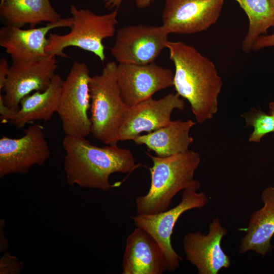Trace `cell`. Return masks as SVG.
I'll use <instances>...</instances> for the list:
<instances>
[{
    "mask_svg": "<svg viewBox=\"0 0 274 274\" xmlns=\"http://www.w3.org/2000/svg\"><path fill=\"white\" fill-rule=\"evenodd\" d=\"M166 48L175 66L173 86L177 93L189 102L197 122L212 119L218 110L223 85L215 64L182 42L168 41Z\"/></svg>",
    "mask_w": 274,
    "mask_h": 274,
    "instance_id": "obj_1",
    "label": "cell"
},
{
    "mask_svg": "<svg viewBox=\"0 0 274 274\" xmlns=\"http://www.w3.org/2000/svg\"><path fill=\"white\" fill-rule=\"evenodd\" d=\"M62 146L65 151L64 170L71 186L107 191L112 187L111 175L129 174L140 166L130 150L117 144L99 147L85 138L65 135Z\"/></svg>",
    "mask_w": 274,
    "mask_h": 274,
    "instance_id": "obj_2",
    "label": "cell"
},
{
    "mask_svg": "<svg viewBox=\"0 0 274 274\" xmlns=\"http://www.w3.org/2000/svg\"><path fill=\"white\" fill-rule=\"evenodd\" d=\"M146 153L153 163L149 168L151 184L148 193L135 199L137 214H154L165 211L179 192L199 189L200 183L194 177L201 162L198 153L189 150L167 157Z\"/></svg>",
    "mask_w": 274,
    "mask_h": 274,
    "instance_id": "obj_3",
    "label": "cell"
},
{
    "mask_svg": "<svg viewBox=\"0 0 274 274\" xmlns=\"http://www.w3.org/2000/svg\"><path fill=\"white\" fill-rule=\"evenodd\" d=\"M117 66L109 61L101 73L90 77L91 133L106 145H116L128 106L124 101L117 79Z\"/></svg>",
    "mask_w": 274,
    "mask_h": 274,
    "instance_id": "obj_4",
    "label": "cell"
},
{
    "mask_svg": "<svg viewBox=\"0 0 274 274\" xmlns=\"http://www.w3.org/2000/svg\"><path fill=\"white\" fill-rule=\"evenodd\" d=\"M72 24L64 35L50 33L46 52L48 55L66 58L64 50L75 47L92 53L101 61L106 59L103 40L113 37L118 23V8L109 13L98 15L87 9L70 7Z\"/></svg>",
    "mask_w": 274,
    "mask_h": 274,
    "instance_id": "obj_5",
    "label": "cell"
},
{
    "mask_svg": "<svg viewBox=\"0 0 274 274\" xmlns=\"http://www.w3.org/2000/svg\"><path fill=\"white\" fill-rule=\"evenodd\" d=\"M90 71L75 61L63 80L57 113L66 135L85 138L91 133Z\"/></svg>",
    "mask_w": 274,
    "mask_h": 274,
    "instance_id": "obj_6",
    "label": "cell"
},
{
    "mask_svg": "<svg viewBox=\"0 0 274 274\" xmlns=\"http://www.w3.org/2000/svg\"><path fill=\"white\" fill-rule=\"evenodd\" d=\"M208 202L209 198L204 192L185 190L181 201L173 208L156 214H137L130 217L136 227L145 229L159 244L166 258L167 270H175L180 266L182 260L171 243V236L178 219L184 212L193 209H201Z\"/></svg>",
    "mask_w": 274,
    "mask_h": 274,
    "instance_id": "obj_7",
    "label": "cell"
},
{
    "mask_svg": "<svg viewBox=\"0 0 274 274\" xmlns=\"http://www.w3.org/2000/svg\"><path fill=\"white\" fill-rule=\"evenodd\" d=\"M168 35L162 25L124 26L116 30L110 53L118 63L146 64L154 62L166 48Z\"/></svg>",
    "mask_w": 274,
    "mask_h": 274,
    "instance_id": "obj_8",
    "label": "cell"
},
{
    "mask_svg": "<svg viewBox=\"0 0 274 274\" xmlns=\"http://www.w3.org/2000/svg\"><path fill=\"white\" fill-rule=\"evenodd\" d=\"M50 152L42 126L33 124L18 139H0V178L13 174H25L33 165L42 166Z\"/></svg>",
    "mask_w": 274,
    "mask_h": 274,
    "instance_id": "obj_9",
    "label": "cell"
},
{
    "mask_svg": "<svg viewBox=\"0 0 274 274\" xmlns=\"http://www.w3.org/2000/svg\"><path fill=\"white\" fill-rule=\"evenodd\" d=\"M172 70L154 62L146 64L118 63L117 79L122 97L128 106L152 97L158 91L173 86Z\"/></svg>",
    "mask_w": 274,
    "mask_h": 274,
    "instance_id": "obj_10",
    "label": "cell"
},
{
    "mask_svg": "<svg viewBox=\"0 0 274 274\" xmlns=\"http://www.w3.org/2000/svg\"><path fill=\"white\" fill-rule=\"evenodd\" d=\"M225 0H165L162 26L168 33L189 35L207 30L218 20Z\"/></svg>",
    "mask_w": 274,
    "mask_h": 274,
    "instance_id": "obj_11",
    "label": "cell"
},
{
    "mask_svg": "<svg viewBox=\"0 0 274 274\" xmlns=\"http://www.w3.org/2000/svg\"><path fill=\"white\" fill-rule=\"evenodd\" d=\"M57 66L56 56L52 55L38 60L13 63L3 89L5 105L17 111L24 97L48 87Z\"/></svg>",
    "mask_w": 274,
    "mask_h": 274,
    "instance_id": "obj_12",
    "label": "cell"
},
{
    "mask_svg": "<svg viewBox=\"0 0 274 274\" xmlns=\"http://www.w3.org/2000/svg\"><path fill=\"white\" fill-rule=\"evenodd\" d=\"M184 108L185 102L177 93L159 99L151 97L128 107L118 131L119 141L133 140L143 132H151L166 125L172 121L174 110Z\"/></svg>",
    "mask_w": 274,
    "mask_h": 274,
    "instance_id": "obj_13",
    "label": "cell"
},
{
    "mask_svg": "<svg viewBox=\"0 0 274 274\" xmlns=\"http://www.w3.org/2000/svg\"><path fill=\"white\" fill-rule=\"evenodd\" d=\"M227 233L216 218L209 225L208 234L196 231L184 236L186 258L196 267L199 274H217L221 269L229 267L230 258L221 246V240Z\"/></svg>",
    "mask_w": 274,
    "mask_h": 274,
    "instance_id": "obj_14",
    "label": "cell"
},
{
    "mask_svg": "<svg viewBox=\"0 0 274 274\" xmlns=\"http://www.w3.org/2000/svg\"><path fill=\"white\" fill-rule=\"evenodd\" d=\"M72 24L70 17L61 18L42 27L26 29L6 25L0 29V45L11 56L13 63L38 60L48 55L46 47L49 32L56 28L70 27Z\"/></svg>",
    "mask_w": 274,
    "mask_h": 274,
    "instance_id": "obj_15",
    "label": "cell"
},
{
    "mask_svg": "<svg viewBox=\"0 0 274 274\" xmlns=\"http://www.w3.org/2000/svg\"><path fill=\"white\" fill-rule=\"evenodd\" d=\"M121 267L122 274H162L167 270L166 258L159 244L138 227L126 238Z\"/></svg>",
    "mask_w": 274,
    "mask_h": 274,
    "instance_id": "obj_16",
    "label": "cell"
},
{
    "mask_svg": "<svg viewBox=\"0 0 274 274\" xmlns=\"http://www.w3.org/2000/svg\"><path fill=\"white\" fill-rule=\"evenodd\" d=\"M195 122L191 119L171 121L166 125L139 135L132 141L137 145H145L148 151H154L157 156L167 157L189 151L193 142L189 132Z\"/></svg>",
    "mask_w": 274,
    "mask_h": 274,
    "instance_id": "obj_17",
    "label": "cell"
},
{
    "mask_svg": "<svg viewBox=\"0 0 274 274\" xmlns=\"http://www.w3.org/2000/svg\"><path fill=\"white\" fill-rule=\"evenodd\" d=\"M261 199L264 206L251 216L247 234L241 242V253L252 250L264 257L273 248L270 239L274 234V187L265 189Z\"/></svg>",
    "mask_w": 274,
    "mask_h": 274,
    "instance_id": "obj_18",
    "label": "cell"
},
{
    "mask_svg": "<svg viewBox=\"0 0 274 274\" xmlns=\"http://www.w3.org/2000/svg\"><path fill=\"white\" fill-rule=\"evenodd\" d=\"M63 80L55 74L48 87L43 91H36L24 97L20 108L9 120L17 129L37 120L49 121L57 113Z\"/></svg>",
    "mask_w": 274,
    "mask_h": 274,
    "instance_id": "obj_19",
    "label": "cell"
},
{
    "mask_svg": "<svg viewBox=\"0 0 274 274\" xmlns=\"http://www.w3.org/2000/svg\"><path fill=\"white\" fill-rule=\"evenodd\" d=\"M0 16L6 25L22 28L25 25L33 28L61 18L49 0H6L0 4Z\"/></svg>",
    "mask_w": 274,
    "mask_h": 274,
    "instance_id": "obj_20",
    "label": "cell"
},
{
    "mask_svg": "<svg viewBox=\"0 0 274 274\" xmlns=\"http://www.w3.org/2000/svg\"><path fill=\"white\" fill-rule=\"evenodd\" d=\"M247 14L249 26L248 32L242 42V48L249 53L257 39L266 35L267 30L274 26V12L268 0H235Z\"/></svg>",
    "mask_w": 274,
    "mask_h": 274,
    "instance_id": "obj_21",
    "label": "cell"
},
{
    "mask_svg": "<svg viewBox=\"0 0 274 274\" xmlns=\"http://www.w3.org/2000/svg\"><path fill=\"white\" fill-rule=\"evenodd\" d=\"M241 116L245 119V127H253L249 142L258 143L266 134L274 132V116L269 113L267 114L260 109L252 108Z\"/></svg>",
    "mask_w": 274,
    "mask_h": 274,
    "instance_id": "obj_22",
    "label": "cell"
},
{
    "mask_svg": "<svg viewBox=\"0 0 274 274\" xmlns=\"http://www.w3.org/2000/svg\"><path fill=\"white\" fill-rule=\"evenodd\" d=\"M23 264L15 256L5 253L0 260V273H19Z\"/></svg>",
    "mask_w": 274,
    "mask_h": 274,
    "instance_id": "obj_23",
    "label": "cell"
},
{
    "mask_svg": "<svg viewBox=\"0 0 274 274\" xmlns=\"http://www.w3.org/2000/svg\"><path fill=\"white\" fill-rule=\"evenodd\" d=\"M274 46V33L271 35H264L259 36L254 43L252 50H259Z\"/></svg>",
    "mask_w": 274,
    "mask_h": 274,
    "instance_id": "obj_24",
    "label": "cell"
},
{
    "mask_svg": "<svg viewBox=\"0 0 274 274\" xmlns=\"http://www.w3.org/2000/svg\"><path fill=\"white\" fill-rule=\"evenodd\" d=\"M16 111L9 108L4 102L3 95H0V114L2 122H9Z\"/></svg>",
    "mask_w": 274,
    "mask_h": 274,
    "instance_id": "obj_25",
    "label": "cell"
},
{
    "mask_svg": "<svg viewBox=\"0 0 274 274\" xmlns=\"http://www.w3.org/2000/svg\"><path fill=\"white\" fill-rule=\"evenodd\" d=\"M10 67L8 60L5 58L0 60V91L4 88L5 82L9 73Z\"/></svg>",
    "mask_w": 274,
    "mask_h": 274,
    "instance_id": "obj_26",
    "label": "cell"
},
{
    "mask_svg": "<svg viewBox=\"0 0 274 274\" xmlns=\"http://www.w3.org/2000/svg\"><path fill=\"white\" fill-rule=\"evenodd\" d=\"M104 3L105 7L112 9L118 8L124 0H101Z\"/></svg>",
    "mask_w": 274,
    "mask_h": 274,
    "instance_id": "obj_27",
    "label": "cell"
},
{
    "mask_svg": "<svg viewBox=\"0 0 274 274\" xmlns=\"http://www.w3.org/2000/svg\"><path fill=\"white\" fill-rule=\"evenodd\" d=\"M135 1L137 7L145 9L149 7L154 0H135Z\"/></svg>",
    "mask_w": 274,
    "mask_h": 274,
    "instance_id": "obj_28",
    "label": "cell"
},
{
    "mask_svg": "<svg viewBox=\"0 0 274 274\" xmlns=\"http://www.w3.org/2000/svg\"><path fill=\"white\" fill-rule=\"evenodd\" d=\"M274 116V102H271L269 104V113Z\"/></svg>",
    "mask_w": 274,
    "mask_h": 274,
    "instance_id": "obj_29",
    "label": "cell"
},
{
    "mask_svg": "<svg viewBox=\"0 0 274 274\" xmlns=\"http://www.w3.org/2000/svg\"><path fill=\"white\" fill-rule=\"evenodd\" d=\"M270 3V5L274 12V0H268Z\"/></svg>",
    "mask_w": 274,
    "mask_h": 274,
    "instance_id": "obj_30",
    "label": "cell"
}]
</instances>
